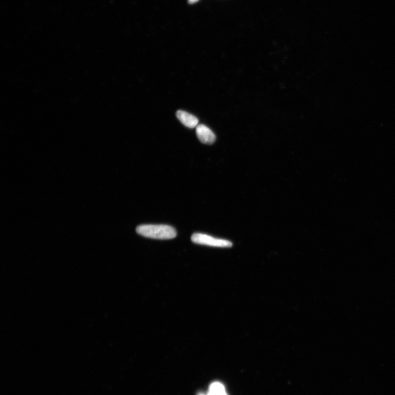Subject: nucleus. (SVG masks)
Wrapping results in <instances>:
<instances>
[{"label": "nucleus", "instance_id": "7ed1b4c3", "mask_svg": "<svg viewBox=\"0 0 395 395\" xmlns=\"http://www.w3.org/2000/svg\"><path fill=\"white\" fill-rule=\"evenodd\" d=\"M196 133L197 137L204 144H212L215 141L216 136L214 132L205 125H198Z\"/></svg>", "mask_w": 395, "mask_h": 395}, {"label": "nucleus", "instance_id": "f257e3e1", "mask_svg": "<svg viewBox=\"0 0 395 395\" xmlns=\"http://www.w3.org/2000/svg\"><path fill=\"white\" fill-rule=\"evenodd\" d=\"M137 233L142 236L155 239L167 240L175 238V229L168 225H143L136 228Z\"/></svg>", "mask_w": 395, "mask_h": 395}, {"label": "nucleus", "instance_id": "39448f33", "mask_svg": "<svg viewBox=\"0 0 395 395\" xmlns=\"http://www.w3.org/2000/svg\"><path fill=\"white\" fill-rule=\"evenodd\" d=\"M208 395H227L225 386L219 382H215L210 386Z\"/></svg>", "mask_w": 395, "mask_h": 395}, {"label": "nucleus", "instance_id": "423d86ee", "mask_svg": "<svg viewBox=\"0 0 395 395\" xmlns=\"http://www.w3.org/2000/svg\"><path fill=\"white\" fill-rule=\"evenodd\" d=\"M199 0H188V3L190 4H193L196 3V2H199Z\"/></svg>", "mask_w": 395, "mask_h": 395}, {"label": "nucleus", "instance_id": "f03ea898", "mask_svg": "<svg viewBox=\"0 0 395 395\" xmlns=\"http://www.w3.org/2000/svg\"><path fill=\"white\" fill-rule=\"evenodd\" d=\"M191 240L195 244L214 247L230 248L232 246L230 241L216 238L207 234L199 233L193 234L191 237Z\"/></svg>", "mask_w": 395, "mask_h": 395}, {"label": "nucleus", "instance_id": "0eeeda50", "mask_svg": "<svg viewBox=\"0 0 395 395\" xmlns=\"http://www.w3.org/2000/svg\"><path fill=\"white\" fill-rule=\"evenodd\" d=\"M200 395H205V394H200Z\"/></svg>", "mask_w": 395, "mask_h": 395}, {"label": "nucleus", "instance_id": "20e7f679", "mask_svg": "<svg viewBox=\"0 0 395 395\" xmlns=\"http://www.w3.org/2000/svg\"><path fill=\"white\" fill-rule=\"evenodd\" d=\"M176 116L180 122L184 126L193 129L199 125V120L193 115L183 111H178Z\"/></svg>", "mask_w": 395, "mask_h": 395}]
</instances>
